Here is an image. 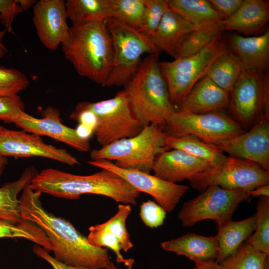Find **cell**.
Instances as JSON below:
<instances>
[{
    "instance_id": "18",
    "label": "cell",
    "mask_w": 269,
    "mask_h": 269,
    "mask_svg": "<svg viewBox=\"0 0 269 269\" xmlns=\"http://www.w3.org/2000/svg\"><path fill=\"white\" fill-rule=\"evenodd\" d=\"M231 156L254 161L269 172V123L258 120L248 132L215 145Z\"/></svg>"
},
{
    "instance_id": "23",
    "label": "cell",
    "mask_w": 269,
    "mask_h": 269,
    "mask_svg": "<svg viewBox=\"0 0 269 269\" xmlns=\"http://www.w3.org/2000/svg\"><path fill=\"white\" fill-rule=\"evenodd\" d=\"M200 26L192 24L169 9L150 39L161 51L174 58L185 37Z\"/></svg>"
},
{
    "instance_id": "7",
    "label": "cell",
    "mask_w": 269,
    "mask_h": 269,
    "mask_svg": "<svg viewBox=\"0 0 269 269\" xmlns=\"http://www.w3.org/2000/svg\"><path fill=\"white\" fill-rule=\"evenodd\" d=\"M228 50L224 34L195 54L171 61L159 62L173 105H179L193 86L206 76L213 64Z\"/></svg>"
},
{
    "instance_id": "39",
    "label": "cell",
    "mask_w": 269,
    "mask_h": 269,
    "mask_svg": "<svg viewBox=\"0 0 269 269\" xmlns=\"http://www.w3.org/2000/svg\"><path fill=\"white\" fill-rule=\"evenodd\" d=\"M140 207L139 216L146 226L154 228L163 225L167 212L156 202L149 200Z\"/></svg>"
},
{
    "instance_id": "28",
    "label": "cell",
    "mask_w": 269,
    "mask_h": 269,
    "mask_svg": "<svg viewBox=\"0 0 269 269\" xmlns=\"http://www.w3.org/2000/svg\"><path fill=\"white\" fill-rule=\"evenodd\" d=\"M165 146L167 150L176 149L213 165L227 157L215 145L205 142L192 134L167 136Z\"/></svg>"
},
{
    "instance_id": "35",
    "label": "cell",
    "mask_w": 269,
    "mask_h": 269,
    "mask_svg": "<svg viewBox=\"0 0 269 269\" xmlns=\"http://www.w3.org/2000/svg\"><path fill=\"white\" fill-rule=\"evenodd\" d=\"M268 256L245 243L220 264L223 269H264Z\"/></svg>"
},
{
    "instance_id": "21",
    "label": "cell",
    "mask_w": 269,
    "mask_h": 269,
    "mask_svg": "<svg viewBox=\"0 0 269 269\" xmlns=\"http://www.w3.org/2000/svg\"><path fill=\"white\" fill-rule=\"evenodd\" d=\"M230 98V93L205 76L193 86L176 110L197 114L220 112L229 107Z\"/></svg>"
},
{
    "instance_id": "41",
    "label": "cell",
    "mask_w": 269,
    "mask_h": 269,
    "mask_svg": "<svg viewBox=\"0 0 269 269\" xmlns=\"http://www.w3.org/2000/svg\"><path fill=\"white\" fill-rule=\"evenodd\" d=\"M214 8L225 19L234 14L244 0H209Z\"/></svg>"
},
{
    "instance_id": "36",
    "label": "cell",
    "mask_w": 269,
    "mask_h": 269,
    "mask_svg": "<svg viewBox=\"0 0 269 269\" xmlns=\"http://www.w3.org/2000/svg\"><path fill=\"white\" fill-rule=\"evenodd\" d=\"M29 85L24 73L17 69L0 66V97H16Z\"/></svg>"
},
{
    "instance_id": "33",
    "label": "cell",
    "mask_w": 269,
    "mask_h": 269,
    "mask_svg": "<svg viewBox=\"0 0 269 269\" xmlns=\"http://www.w3.org/2000/svg\"><path fill=\"white\" fill-rule=\"evenodd\" d=\"M257 225L246 244L269 256V197H261L257 205Z\"/></svg>"
},
{
    "instance_id": "44",
    "label": "cell",
    "mask_w": 269,
    "mask_h": 269,
    "mask_svg": "<svg viewBox=\"0 0 269 269\" xmlns=\"http://www.w3.org/2000/svg\"><path fill=\"white\" fill-rule=\"evenodd\" d=\"M247 192L250 197H269V184L259 186Z\"/></svg>"
},
{
    "instance_id": "13",
    "label": "cell",
    "mask_w": 269,
    "mask_h": 269,
    "mask_svg": "<svg viewBox=\"0 0 269 269\" xmlns=\"http://www.w3.org/2000/svg\"><path fill=\"white\" fill-rule=\"evenodd\" d=\"M267 73L243 67L230 93L229 107L241 126L251 124L259 117L264 118L263 98Z\"/></svg>"
},
{
    "instance_id": "19",
    "label": "cell",
    "mask_w": 269,
    "mask_h": 269,
    "mask_svg": "<svg viewBox=\"0 0 269 269\" xmlns=\"http://www.w3.org/2000/svg\"><path fill=\"white\" fill-rule=\"evenodd\" d=\"M213 164L176 149L164 150L156 156L152 171L156 177L176 183L189 179Z\"/></svg>"
},
{
    "instance_id": "2",
    "label": "cell",
    "mask_w": 269,
    "mask_h": 269,
    "mask_svg": "<svg viewBox=\"0 0 269 269\" xmlns=\"http://www.w3.org/2000/svg\"><path fill=\"white\" fill-rule=\"evenodd\" d=\"M34 191L58 198L77 200L85 194L105 196L123 204L135 205L140 192L107 170L80 175L47 168L37 173L29 185Z\"/></svg>"
},
{
    "instance_id": "10",
    "label": "cell",
    "mask_w": 269,
    "mask_h": 269,
    "mask_svg": "<svg viewBox=\"0 0 269 269\" xmlns=\"http://www.w3.org/2000/svg\"><path fill=\"white\" fill-rule=\"evenodd\" d=\"M250 198L243 189L230 190L211 185L185 202L177 217L185 227L207 219L213 220L219 227L232 221L239 205Z\"/></svg>"
},
{
    "instance_id": "34",
    "label": "cell",
    "mask_w": 269,
    "mask_h": 269,
    "mask_svg": "<svg viewBox=\"0 0 269 269\" xmlns=\"http://www.w3.org/2000/svg\"><path fill=\"white\" fill-rule=\"evenodd\" d=\"M145 0H109L111 17L139 30Z\"/></svg>"
},
{
    "instance_id": "26",
    "label": "cell",
    "mask_w": 269,
    "mask_h": 269,
    "mask_svg": "<svg viewBox=\"0 0 269 269\" xmlns=\"http://www.w3.org/2000/svg\"><path fill=\"white\" fill-rule=\"evenodd\" d=\"M37 174L34 167H29L22 172L18 179L0 188V220L14 223L22 220L19 211L17 196Z\"/></svg>"
},
{
    "instance_id": "22",
    "label": "cell",
    "mask_w": 269,
    "mask_h": 269,
    "mask_svg": "<svg viewBox=\"0 0 269 269\" xmlns=\"http://www.w3.org/2000/svg\"><path fill=\"white\" fill-rule=\"evenodd\" d=\"M269 20V0H244L236 12L224 19L221 24L224 31L250 35L262 32Z\"/></svg>"
},
{
    "instance_id": "38",
    "label": "cell",
    "mask_w": 269,
    "mask_h": 269,
    "mask_svg": "<svg viewBox=\"0 0 269 269\" xmlns=\"http://www.w3.org/2000/svg\"><path fill=\"white\" fill-rule=\"evenodd\" d=\"M24 9L19 0H0V45L3 46L2 40L7 31H11L14 18Z\"/></svg>"
},
{
    "instance_id": "25",
    "label": "cell",
    "mask_w": 269,
    "mask_h": 269,
    "mask_svg": "<svg viewBox=\"0 0 269 269\" xmlns=\"http://www.w3.org/2000/svg\"><path fill=\"white\" fill-rule=\"evenodd\" d=\"M257 225L256 213L238 221H233L218 228L215 236L218 252L215 261L220 264L235 253L254 232Z\"/></svg>"
},
{
    "instance_id": "46",
    "label": "cell",
    "mask_w": 269,
    "mask_h": 269,
    "mask_svg": "<svg viewBox=\"0 0 269 269\" xmlns=\"http://www.w3.org/2000/svg\"><path fill=\"white\" fill-rule=\"evenodd\" d=\"M7 49L4 46L0 45V59L2 58L6 54Z\"/></svg>"
},
{
    "instance_id": "11",
    "label": "cell",
    "mask_w": 269,
    "mask_h": 269,
    "mask_svg": "<svg viewBox=\"0 0 269 269\" xmlns=\"http://www.w3.org/2000/svg\"><path fill=\"white\" fill-rule=\"evenodd\" d=\"M189 181L193 189L200 192L211 185L249 191L269 184V172L254 161L231 156Z\"/></svg>"
},
{
    "instance_id": "40",
    "label": "cell",
    "mask_w": 269,
    "mask_h": 269,
    "mask_svg": "<svg viewBox=\"0 0 269 269\" xmlns=\"http://www.w3.org/2000/svg\"><path fill=\"white\" fill-rule=\"evenodd\" d=\"M24 106L20 97H0V120L6 123H14L24 113Z\"/></svg>"
},
{
    "instance_id": "8",
    "label": "cell",
    "mask_w": 269,
    "mask_h": 269,
    "mask_svg": "<svg viewBox=\"0 0 269 269\" xmlns=\"http://www.w3.org/2000/svg\"><path fill=\"white\" fill-rule=\"evenodd\" d=\"M75 108L88 110L94 114L96 121L93 133L102 146L133 137L143 127L134 116L125 90L119 91L111 99L79 102Z\"/></svg>"
},
{
    "instance_id": "32",
    "label": "cell",
    "mask_w": 269,
    "mask_h": 269,
    "mask_svg": "<svg viewBox=\"0 0 269 269\" xmlns=\"http://www.w3.org/2000/svg\"><path fill=\"white\" fill-rule=\"evenodd\" d=\"M21 238L42 247L46 251H51V247L44 231L36 224L22 219L14 223L0 220V239Z\"/></svg>"
},
{
    "instance_id": "42",
    "label": "cell",
    "mask_w": 269,
    "mask_h": 269,
    "mask_svg": "<svg viewBox=\"0 0 269 269\" xmlns=\"http://www.w3.org/2000/svg\"><path fill=\"white\" fill-rule=\"evenodd\" d=\"M32 250L35 255L48 262L53 269H94L69 266L60 262L49 255L42 247L36 244L34 246Z\"/></svg>"
},
{
    "instance_id": "14",
    "label": "cell",
    "mask_w": 269,
    "mask_h": 269,
    "mask_svg": "<svg viewBox=\"0 0 269 269\" xmlns=\"http://www.w3.org/2000/svg\"><path fill=\"white\" fill-rule=\"evenodd\" d=\"M0 155L3 156L50 158L70 166L79 164L66 149L44 142L40 136L23 130H9L0 126Z\"/></svg>"
},
{
    "instance_id": "43",
    "label": "cell",
    "mask_w": 269,
    "mask_h": 269,
    "mask_svg": "<svg viewBox=\"0 0 269 269\" xmlns=\"http://www.w3.org/2000/svg\"><path fill=\"white\" fill-rule=\"evenodd\" d=\"M191 269H223L220 264L215 261H196Z\"/></svg>"
},
{
    "instance_id": "3",
    "label": "cell",
    "mask_w": 269,
    "mask_h": 269,
    "mask_svg": "<svg viewBox=\"0 0 269 269\" xmlns=\"http://www.w3.org/2000/svg\"><path fill=\"white\" fill-rule=\"evenodd\" d=\"M65 58L80 76L105 85L113 65V47L106 22L74 23L62 43Z\"/></svg>"
},
{
    "instance_id": "30",
    "label": "cell",
    "mask_w": 269,
    "mask_h": 269,
    "mask_svg": "<svg viewBox=\"0 0 269 269\" xmlns=\"http://www.w3.org/2000/svg\"><path fill=\"white\" fill-rule=\"evenodd\" d=\"M243 66L229 50L212 66L206 76L222 89L231 93Z\"/></svg>"
},
{
    "instance_id": "47",
    "label": "cell",
    "mask_w": 269,
    "mask_h": 269,
    "mask_svg": "<svg viewBox=\"0 0 269 269\" xmlns=\"http://www.w3.org/2000/svg\"><path fill=\"white\" fill-rule=\"evenodd\" d=\"M264 269H269V256H268L266 259Z\"/></svg>"
},
{
    "instance_id": "31",
    "label": "cell",
    "mask_w": 269,
    "mask_h": 269,
    "mask_svg": "<svg viewBox=\"0 0 269 269\" xmlns=\"http://www.w3.org/2000/svg\"><path fill=\"white\" fill-rule=\"evenodd\" d=\"M224 31L221 22L199 27L190 32L183 39L176 58L188 56L199 52L223 36Z\"/></svg>"
},
{
    "instance_id": "27",
    "label": "cell",
    "mask_w": 269,
    "mask_h": 269,
    "mask_svg": "<svg viewBox=\"0 0 269 269\" xmlns=\"http://www.w3.org/2000/svg\"><path fill=\"white\" fill-rule=\"evenodd\" d=\"M170 10L197 26L220 23L224 19L207 0H167Z\"/></svg>"
},
{
    "instance_id": "29",
    "label": "cell",
    "mask_w": 269,
    "mask_h": 269,
    "mask_svg": "<svg viewBox=\"0 0 269 269\" xmlns=\"http://www.w3.org/2000/svg\"><path fill=\"white\" fill-rule=\"evenodd\" d=\"M65 2L72 23L104 22L111 17L109 0H67Z\"/></svg>"
},
{
    "instance_id": "4",
    "label": "cell",
    "mask_w": 269,
    "mask_h": 269,
    "mask_svg": "<svg viewBox=\"0 0 269 269\" xmlns=\"http://www.w3.org/2000/svg\"><path fill=\"white\" fill-rule=\"evenodd\" d=\"M157 56L148 55L125 85L132 110L143 126L162 127L176 110L170 100Z\"/></svg>"
},
{
    "instance_id": "1",
    "label": "cell",
    "mask_w": 269,
    "mask_h": 269,
    "mask_svg": "<svg viewBox=\"0 0 269 269\" xmlns=\"http://www.w3.org/2000/svg\"><path fill=\"white\" fill-rule=\"evenodd\" d=\"M29 185L19 198L21 217L44 231L54 257L69 266L106 269L111 263L108 249L92 246L69 221L46 210L40 200L41 193L33 190Z\"/></svg>"
},
{
    "instance_id": "9",
    "label": "cell",
    "mask_w": 269,
    "mask_h": 269,
    "mask_svg": "<svg viewBox=\"0 0 269 269\" xmlns=\"http://www.w3.org/2000/svg\"><path fill=\"white\" fill-rule=\"evenodd\" d=\"M162 127L168 136L192 134L214 145L245 132L239 123L220 112L197 114L175 110Z\"/></svg>"
},
{
    "instance_id": "6",
    "label": "cell",
    "mask_w": 269,
    "mask_h": 269,
    "mask_svg": "<svg viewBox=\"0 0 269 269\" xmlns=\"http://www.w3.org/2000/svg\"><path fill=\"white\" fill-rule=\"evenodd\" d=\"M106 24L113 47V65L104 86H125L136 72L144 54L159 56L161 51L138 29L110 17Z\"/></svg>"
},
{
    "instance_id": "48",
    "label": "cell",
    "mask_w": 269,
    "mask_h": 269,
    "mask_svg": "<svg viewBox=\"0 0 269 269\" xmlns=\"http://www.w3.org/2000/svg\"><path fill=\"white\" fill-rule=\"evenodd\" d=\"M106 269H118V268L113 262H111Z\"/></svg>"
},
{
    "instance_id": "37",
    "label": "cell",
    "mask_w": 269,
    "mask_h": 269,
    "mask_svg": "<svg viewBox=\"0 0 269 269\" xmlns=\"http://www.w3.org/2000/svg\"><path fill=\"white\" fill-rule=\"evenodd\" d=\"M169 9L167 0H145L142 26L139 31L151 38L164 13Z\"/></svg>"
},
{
    "instance_id": "16",
    "label": "cell",
    "mask_w": 269,
    "mask_h": 269,
    "mask_svg": "<svg viewBox=\"0 0 269 269\" xmlns=\"http://www.w3.org/2000/svg\"><path fill=\"white\" fill-rule=\"evenodd\" d=\"M64 0H40L33 6L32 22L41 43L55 50L68 37L70 27Z\"/></svg>"
},
{
    "instance_id": "17",
    "label": "cell",
    "mask_w": 269,
    "mask_h": 269,
    "mask_svg": "<svg viewBox=\"0 0 269 269\" xmlns=\"http://www.w3.org/2000/svg\"><path fill=\"white\" fill-rule=\"evenodd\" d=\"M41 115V118H36L24 112L14 124L26 132L49 136L80 152L89 151V138L82 137L77 129L64 125L57 108L47 107L42 111Z\"/></svg>"
},
{
    "instance_id": "24",
    "label": "cell",
    "mask_w": 269,
    "mask_h": 269,
    "mask_svg": "<svg viewBox=\"0 0 269 269\" xmlns=\"http://www.w3.org/2000/svg\"><path fill=\"white\" fill-rule=\"evenodd\" d=\"M161 246L166 251L185 256L194 262L215 261L218 252L215 236H204L194 233L163 242Z\"/></svg>"
},
{
    "instance_id": "12",
    "label": "cell",
    "mask_w": 269,
    "mask_h": 269,
    "mask_svg": "<svg viewBox=\"0 0 269 269\" xmlns=\"http://www.w3.org/2000/svg\"><path fill=\"white\" fill-rule=\"evenodd\" d=\"M87 162L116 174L137 191L151 195L166 212L174 209L189 189L186 185L169 182L148 173L120 168L110 160H92Z\"/></svg>"
},
{
    "instance_id": "5",
    "label": "cell",
    "mask_w": 269,
    "mask_h": 269,
    "mask_svg": "<svg viewBox=\"0 0 269 269\" xmlns=\"http://www.w3.org/2000/svg\"><path fill=\"white\" fill-rule=\"evenodd\" d=\"M167 136L161 126L150 124L143 126L137 135L116 141L90 152L92 160H115L117 166L150 173L156 155L167 150Z\"/></svg>"
},
{
    "instance_id": "20",
    "label": "cell",
    "mask_w": 269,
    "mask_h": 269,
    "mask_svg": "<svg viewBox=\"0 0 269 269\" xmlns=\"http://www.w3.org/2000/svg\"><path fill=\"white\" fill-rule=\"evenodd\" d=\"M229 50L246 69L266 72L269 65V30L260 35L244 36L231 33L226 36Z\"/></svg>"
},
{
    "instance_id": "45",
    "label": "cell",
    "mask_w": 269,
    "mask_h": 269,
    "mask_svg": "<svg viewBox=\"0 0 269 269\" xmlns=\"http://www.w3.org/2000/svg\"><path fill=\"white\" fill-rule=\"evenodd\" d=\"M7 164V159L6 158V157L0 155V176L2 175L5 166Z\"/></svg>"
},
{
    "instance_id": "15",
    "label": "cell",
    "mask_w": 269,
    "mask_h": 269,
    "mask_svg": "<svg viewBox=\"0 0 269 269\" xmlns=\"http://www.w3.org/2000/svg\"><path fill=\"white\" fill-rule=\"evenodd\" d=\"M131 212L130 205L119 204L114 216L103 223L89 227L87 237L92 246L110 249L116 255L117 262L123 264L128 269H133L134 260L125 259L121 251L127 252L134 247L126 227L127 219Z\"/></svg>"
}]
</instances>
